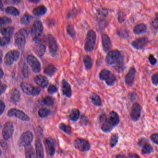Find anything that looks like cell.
<instances>
[{
	"instance_id": "e0dca14e",
	"label": "cell",
	"mask_w": 158,
	"mask_h": 158,
	"mask_svg": "<svg viewBox=\"0 0 158 158\" xmlns=\"http://www.w3.org/2000/svg\"><path fill=\"white\" fill-rule=\"evenodd\" d=\"M35 83L42 88H45L48 84V78L42 75H39L34 78Z\"/></svg>"
},
{
	"instance_id": "d6a6232c",
	"label": "cell",
	"mask_w": 158,
	"mask_h": 158,
	"mask_svg": "<svg viewBox=\"0 0 158 158\" xmlns=\"http://www.w3.org/2000/svg\"><path fill=\"white\" fill-rule=\"evenodd\" d=\"M70 118L72 121H77L80 117L79 111L77 109H73L70 115Z\"/></svg>"
},
{
	"instance_id": "7a4b0ae2",
	"label": "cell",
	"mask_w": 158,
	"mask_h": 158,
	"mask_svg": "<svg viewBox=\"0 0 158 158\" xmlns=\"http://www.w3.org/2000/svg\"><path fill=\"white\" fill-rule=\"evenodd\" d=\"M33 139V133L29 131H27L23 133L19 138L18 144L20 147H27L30 145Z\"/></svg>"
},
{
	"instance_id": "03108f58",
	"label": "cell",
	"mask_w": 158,
	"mask_h": 158,
	"mask_svg": "<svg viewBox=\"0 0 158 158\" xmlns=\"http://www.w3.org/2000/svg\"><path fill=\"white\" fill-rule=\"evenodd\" d=\"M2 153V151L0 149V155H1Z\"/></svg>"
},
{
	"instance_id": "ba28073f",
	"label": "cell",
	"mask_w": 158,
	"mask_h": 158,
	"mask_svg": "<svg viewBox=\"0 0 158 158\" xmlns=\"http://www.w3.org/2000/svg\"><path fill=\"white\" fill-rule=\"evenodd\" d=\"M121 56V54L118 50L110 51L106 57V62L109 65H114L117 63Z\"/></svg>"
},
{
	"instance_id": "c3c4849f",
	"label": "cell",
	"mask_w": 158,
	"mask_h": 158,
	"mask_svg": "<svg viewBox=\"0 0 158 158\" xmlns=\"http://www.w3.org/2000/svg\"><path fill=\"white\" fill-rule=\"evenodd\" d=\"M150 139L154 143L158 145V134L157 133L152 134L151 136Z\"/></svg>"
},
{
	"instance_id": "f35d334b",
	"label": "cell",
	"mask_w": 158,
	"mask_h": 158,
	"mask_svg": "<svg viewBox=\"0 0 158 158\" xmlns=\"http://www.w3.org/2000/svg\"><path fill=\"white\" fill-rule=\"evenodd\" d=\"M59 127L61 130L64 132V133L68 134V135H70L71 134L72 131H71V129L70 126L66 125L64 123H61L60 124Z\"/></svg>"
},
{
	"instance_id": "60d3db41",
	"label": "cell",
	"mask_w": 158,
	"mask_h": 158,
	"mask_svg": "<svg viewBox=\"0 0 158 158\" xmlns=\"http://www.w3.org/2000/svg\"><path fill=\"white\" fill-rule=\"evenodd\" d=\"M50 111L46 108L40 109L38 112L39 116L42 118L48 117L50 114Z\"/></svg>"
},
{
	"instance_id": "8d00e7d4",
	"label": "cell",
	"mask_w": 158,
	"mask_h": 158,
	"mask_svg": "<svg viewBox=\"0 0 158 158\" xmlns=\"http://www.w3.org/2000/svg\"><path fill=\"white\" fill-rule=\"evenodd\" d=\"M6 12L8 14L14 16H17L20 14L18 10L13 7H9L6 9Z\"/></svg>"
},
{
	"instance_id": "e575fe53",
	"label": "cell",
	"mask_w": 158,
	"mask_h": 158,
	"mask_svg": "<svg viewBox=\"0 0 158 158\" xmlns=\"http://www.w3.org/2000/svg\"><path fill=\"white\" fill-rule=\"evenodd\" d=\"M91 100L92 101V103L94 105H96V106H101L102 104V102L101 99L100 97L97 95V94H93L91 97Z\"/></svg>"
},
{
	"instance_id": "7dc6e473",
	"label": "cell",
	"mask_w": 158,
	"mask_h": 158,
	"mask_svg": "<svg viewBox=\"0 0 158 158\" xmlns=\"http://www.w3.org/2000/svg\"><path fill=\"white\" fill-rule=\"evenodd\" d=\"M58 91V88L56 86L53 85H50L48 88V92L50 94H53Z\"/></svg>"
},
{
	"instance_id": "44dd1931",
	"label": "cell",
	"mask_w": 158,
	"mask_h": 158,
	"mask_svg": "<svg viewBox=\"0 0 158 158\" xmlns=\"http://www.w3.org/2000/svg\"><path fill=\"white\" fill-rule=\"evenodd\" d=\"M36 158H44L43 147L40 140L37 139L36 141Z\"/></svg>"
},
{
	"instance_id": "6f0895ef",
	"label": "cell",
	"mask_w": 158,
	"mask_h": 158,
	"mask_svg": "<svg viewBox=\"0 0 158 158\" xmlns=\"http://www.w3.org/2000/svg\"><path fill=\"white\" fill-rule=\"evenodd\" d=\"M128 158H140V157L136 153H131L129 154Z\"/></svg>"
},
{
	"instance_id": "680465c9",
	"label": "cell",
	"mask_w": 158,
	"mask_h": 158,
	"mask_svg": "<svg viewBox=\"0 0 158 158\" xmlns=\"http://www.w3.org/2000/svg\"><path fill=\"white\" fill-rule=\"evenodd\" d=\"M116 158H128V157L125 155H122V154H119V155H117Z\"/></svg>"
},
{
	"instance_id": "4316f807",
	"label": "cell",
	"mask_w": 158,
	"mask_h": 158,
	"mask_svg": "<svg viewBox=\"0 0 158 158\" xmlns=\"http://www.w3.org/2000/svg\"><path fill=\"white\" fill-rule=\"evenodd\" d=\"M25 155L26 158H36L34 149L31 144L25 147Z\"/></svg>"
},
{
	"instance_id": "484cf974",
	"label": "cell",
	"mask_w": 158,
	"mask_h": 158,
	"mask_svg": "<svg viewBox=\"0 0 158 158\" xmlns=\"http://www.w3.org/2000/svg\"><path fill=\"white\" fill-rule=\"evenodd\" d=\"M147 31V26L144 24L141 23L137 24L134 27L133 32L135 34L140 35L145 33Z\"/></svg>"
},
{
	"instance_id": "6da1fadb",
	"label": "cell",
	"mask_w": 158,
	"mask_h": 158,
	"mask_svg": "<svg viewBox=\"0 0 158 158\" xmlns=\"http://www.w3.org/2000/svg\"><path fill=\"white\" fill-rule=\"evenodd\" d=\"M97 41V35L93 30H90L87 32L84 49L87 52H91L94 50Z\"/></svg>"
},
{
	"instance_id": "cb8c5ba5",
	"label": "cell",
	"mask_w": 158,
	"mask_h": 158,
	"mask_svg": "<svg viewBox=\"0 0 158 158\" xmlns=\"http://www.w3.org/2000/svg\"><path fill=\"white\" fill-rule=\"evenodd\" d=\"M14 28L12 26L3 28L0 30V32L3 35V37L10 38L14 33Z\"/></svg>"
},
{
	"instance_id": "b9f144b4",
	"label": "cell",
	"mask_w": 158,
	"mask_h": 158,
	"mask_svg": "<svg viewBox=\"0 0 158 158\" xmlns=\"http://www.w3.org/2000/svg\"><path fill=\"white\" fill-rule=\"evenodd\" d=\"M116 80H117V79H116V76L114 74H112L108 80L105 81V82L108 86H111L113 85H114Z\"/></svg>"
},
{
	"instance_id": "681fc988",
	"label": "cell",
	"mask_w": 158,
	"mask_h": 158,
	"mask_svg": "<svg viewBox=\"0 0 158 158\" xmlns=\"http://www.w3.org/2000/svg\"><path fill=\"white\" fill-rule=\"evenodd\" d=\"M158 73H155V74H153V75H152V81L153 85H155V86H158Z\"/></svg>"
},
{
	"instance_id": "7c38bea8",
	"label": "cell",
	"mask_w": 158,
	"mask_h": 158,
	"mask_svg": "<svg viewBox=\"0 0 158 158\" xmlns=\"http://www.w3.org/2000/svg\"><path fill=\"white\" fill-rule=\"evenodd\" d=\"M43 30L42 24L40 21H36L33 24L31 28V34L35 38L40 37Z\"/></svg>"
},
{
	"instance_id": "9a60e30c",
	"label": "cell",
	"mask_w": 158,
	"mask_h": 158,
	"mask_svg": "<svg viewBox=\"0 0 158 158\" xmlns=\"http://www.w3.org/2000/svg\"><path fill=\"white\" fill-rule=\"evenodd\" d=\"M102 48L105 52H108L112 48V43L110 37L106 34L102 35Z\"/></svg>"
},
{
	"instance_id": "ee69618b",
	"label": "cell",
	"mask_w": 158,
	"mask_h": 158,
	"mask_svg": "<svg viewBox=\"0 0 158 158\" xmlns=\"http://www.w3.org/2000/svg\"><path fill=\"white\" fill-rule=\"evenodd\" d=\"M10 38L8 37H0V45L2 46H5L10 43Z\"/></svg>"
},
{
	"instance_id": "603a6c76",
	"label": "cell",
	"mask_w": 158,
	"mask_h": 158,
	"mask_svg": "<svg viewBox=\"0 0 158 158\" xmlns=\"http://www.w3.org/2000/svg\"><path fill=\"white\" fill-rule=\"evenodd\" d=\"M114 128V126L110 122L109 119H106L102 126L101 130L105 133H108V132L111 131Z\"/></svg>"
},
{
	"instance_id": "7402d4cb",
	"label": "cell",
	"mask_w": 158,
	"mask_h": 158,
	"mask_svg": "<svg viewBox=\"0 0 158 158\" xmlns=\"http://www.w3.org/2000/svg\"><path fill=\"white\" fill-rule=\"evenodd\" d=\"M124 57L121 55L115 66V70L119 73L122 72L125 69Z\"/></svg>"
},
{
	"instance_id": "52a82bcc",
	"label": "cell",
	"mask_w": 158,
	"mask_h": 158,
	"mask_svg": "<svg viewBox=\"0 0 158 158\" xmlns=\"http://www.w3.org/2000/svg\"><path fill=\"white\" fill-rule=\"evenodd\" d=\"M8 116L10 117H15L22 121H29L30 118L25 114L23 111L17 109H12L8 111Z\"/></svg>"
},
{
	"instance_id": "8fae6325",
	"label": "cell",
	"mask_w": 158,
	"mask_h": 158,
	"mask_svg": "<svg viewBox=\"0 0 158 158\" xmlns=\"http://www.w3.org/2000/svg\"><path fill=\"white\" fill-rule=\"evenodd\" d=\"M141 108L138 103H133L131 111V118L133 121H137L141 115Z\"/></svg>"
},
{
	"instance_id": "ffe728a7",
	"label": "cell",
	"mask_w": 158,
	"mask_h": 158,
	"mask_svg": "<svg viewBox=\"0 0 158 158\" xmlns=\"http://www.w3.org/2000/svg\"><path fill=\"white\" fill-rule=\"evenodd\" d=\"M21 99V94L20 92L14 88L10 92V100L14 103H16L20 101Z\"/></svg>"
},
{
	"instance_id": "ab89813d",
	"label": "cell",
	"mask_w": 158,
	"mask_h": 158,
	"mask_svg": "<svg viewBox=\"0 0 158 158\" xmlns=\"http://www.w3.org/2000/svg\"><path fill=\"white\" fill-rule=\"evenodd\" d=\"M12 21L10 18L7 17H0V30L3 28L2 27L7 24L11 23Z\"/></svg>"
},
{
	"instance_id": "be15d7a7",
	"label": "cell",
	"mask_w": 158,
	"mask_h": 158,
	"mask_svg": "<svg viewBox=\"0 0 158 158\" xmlns=\"http://www.w3.org/2000/svg\"><path fill=\"white\" fill-rule=\"evenodd\" d=\"M13 1L14 2V3H19L21 0H13Z\"/></svg>"
},
{
	"instance_id": "d590c367",
	"label": "cell",
	"mask_w": 158,
	"mask_h": 158,
	"mask_svg": "<svg viewBox=\"0 0 158 158\" xmlns=\"http://www.w3.org/2000/svg\"><path fill=\"white\" fill-rule=\"evenodd\" d=\"M119 137L117 134H113L110 138V146L111 148H114L118 142Z\"/></svg>"
},
{
	"instance_id": "8992f818",
	"label": "cell",
	"mask_w": 158,
	"mask_h": 158,
	"mask_svg": "<svg viewBox=\"0 0 158 158\" xmlns=\"http://www.w3.org/2000/svg\"><path fill=\"white\" fill-rule=\"evenodd\" d=\"M27 32L21 30L15 34V42L17 47L20 49H23L26 44V36Z\"/></svg>"
},
{
	"instance_id": "4dcf8cb0",
	"label": "cell",
	"mask_w": 158,
	"mask_h": 158,
	"mask_svg": "<svg viewBox=\"0 0 158 158\" xmlns=\"http://www.w3.org/2000/svg\"><path fill=\"white\" fill-rule=\"evenodd\" d=\"M56 71V68L52 64H49V65H48L44 70V73L49 76H53Z\"/></svg>"
},
{
	"instance_id": "9f6ffc18",
	"label": "cell",
	"mask_w": 158,
	"mask_h": 158,
	"mask_svg": "<svg viewBox=\"0 0 158 158\" xmlns=\"http://www.w3.org/2000/svg\"><path fill=\"white\" fill-rule=\"evenodd\" d=\"M5 104L3 102L0 100V115H2L5 111Z\"/></svg>"
},
{
	"instance_id": "f5cc1de1",
	"label": "cell",
	"mask_w": 158,
	"mask_h": 158,
	"mask_svg": "<svg viewBox=\"0 0 158 158\" xmlns=\"http://www.w3.org/2000/svg\"><path fill=\"white\" fill-rule=\"evenodd\" d=\"M158 14H157V13L156 14L155 19H154V21H153L152 22V27H153V28L155 30H157V29H158Z\"/></svg>"
},
{
	"instance_id": "ac0fdd59",
	"label": "cell",
	"mask_w": 158,
	"mask_h": 158,
	"mask_svg": "<svg viewBox=\"0 0 158 158\" xmlns=\"http://www.w3.org/2000/svg\"><path fill=\"white\" fill-rule=\"evenodd\" d=\"M33 50L36 55L39 57H41L44 55V53L46 52V46L43 43L38 42L34 45Z\"/></svg>"
},
{
	"instance_id": "91938a15",
	"label": "cell",
	"mask_w": 158,
	"mask_h": 158,
	"mask_svg": "<svg viewBox=\"0 0 158 158\" xmlns=\"http://www.w3.org/2000/svg\"><path fill=\"white\" fill-rule=\"evenodd\" d=\"M30 2H32V3H37L40 2V0H28Z\"/></svg>"
},
{
	"instance_id": "83f0119b",
	"label": "cell",
	"mask_w": 158,
	"mask_h": 158,
	"mask_svg": "<svg viewBox=\"0 0 158 158\" xmlns=\"http://www.w3.org/2000/svg\"><path fill=\"white\" fill-rule=\"evenodd\" d=\"M21 88L24 93L28 95H31L33 87L29 83H22L21 84Z\"/></svg>"
},
{
	"instance_id": "bcb514c9",
	"label": "cell",
	"mask_w": 158,
	"mask_h": 158,
	"mask_svg": "<svg viewBox=\"0 0 158 158\" xmlns=\"http://www.w3.org/2000/svg\"><path fill=\"white\" fill-rule=\"evenodd\" d=\"M148 143H149L148 140L145 138H143L141 139L138 142V145L140 147L142 148L144 145H146Z\"/></svg>"
},
{
	"instance_id": "4fadbf2b",
	"label": "cell",
	"mask_w": 158,
	"mask_h": 158,
	"mask_svg": "<svg viewBox=\"0 0 158 158\" xmlns=\"http://www.w3.org/2000/svg\"><path fill=\"white\" fill-rule=\"evenodd\" d=\"M148 40L146 37L138 38L132 43L131 45L133 48L137 50L143 49L148 44Z\"/></svg>"
},
{
	"instance_id": "7bdbcfd3",
	"label": "cell",
	"mask_w": 158,
	"mask_h": 158,
	"mask_svg": "<svg viewBox=\"0 0 158 158\" xmlns=\"http://www.w3.org/2000/svg\"><path fill=\"white\" fill-rule=\"evenodd\" d=\"M43 102L44 104L49 107H52L54 103L53 99L49 96L45 97L44 99Z\"/></svg>"
},
{
	"instance_id": "5bb4252c",
	"label": "cell",
	"mask_w": 158,
	"mask_h": 158,
	"mask_svg": "<svg viewBox=\"0 0 158 158\" xmlns=\"http://www.w3.org/2000/svg\"><path fill=\"white\" fill-rule=\"evenodd\" d=\"M48 40L51 54L52 56H55L58 49L57 42L53 38V36H52L51 35H49L48 36Z\"/></svg>"
},
{
	"instance_id": "277c9868",
	"label": "cell",
	"mask_w": 158,
	"mask_h": 158,
	"mask_svg": "<svg viewBox=\"0 0 158 158\" xmlns=\"http://www.w3.org/2000/svg\"><path fill=\"white\" fill-rule=\"evenodd\" d=\"M27 62L34 73L40 72L41 70L40 63L38 59L32 55H30L27 58Z\"/></svg>"
},
{
	"instance_id": "e7e4bbea",
	"label": "cell",
	"mask_w": 158,
	"mask_h": 158,
	"mask_svg": "<svg viewBox=\"0 0 158 158\" xmlns=\"http://www.w3.org/2000/svg\"><path fill=\"white\" fill-rule=\"evenodd\" d=\"M2 62V58L0 56V63H1Z\"/></svg>"
},
{
	"instance_id": "11a10c76",
	"label": "cell",
	"mask_w": 158,
	"mask_h": 158,
	"mask_svg": "<svg viewBox=\"0 0 158 158\" xmlns=\"http://www.w3.org/2000/svg\"><path fill=\"white\" fill-rule=\"evenodd\" d=\"M149 62H150L151 64L152 65H155L157 62V60L152 55H150L149 57Z\"/></svg>"
},
{
	"instance_id": "f1b7e54d",
	"label": "cell",
	"mask_w": 158,
	"mask_h": 158,
	"mask_svg": "<svg viewBox=\"0 0 158 158\" xmlns=\"http://www.w3.org/2000/svg\"><path fill=\"white\" fill-rule=\"evenodd\" d=\"M47 9L44 6H38L33 9V13L36 16H41L47 13Z\"/></svg>"
},
{
	"instance_id": "6125c7cd",
	"label": "cell",
	"mask_w": 158,
	"mask_h": 158,
	"mask_svg": "<svg viewBox=\"0 0 158 158\" xmlns=\"http://www.w3.org/2000/svg\"><path fill=\"white\" fill-rule=\"evenodd\" d=\"M3 74H4V73H3V70H2V69L0 67V78H2L3 76Z\"/></svg>"
},
{
	"instance_id": "1f68e13d",
	"label": "cell",
	"mask_w": 158,
	"mask_h": 158,
	"mask_svg": "<svg viewBox=\"0 0 158 158\" xmlns=\"http://www.w3.org/2000/svg\"><path fill=\"white\" fill-rule=\"evenodd\" d=\"M83 62L86 70H89L91 69L92 66V61L91 58L88 55H85L83 57Z\"/></svg>"
},
{
	"instance_id": "db71d44e",
	"label": "cell",
	"mask_w": 158,
	"mask_h": 158,
	"mask_svg": "<svg viewBox=\"0 0 158 158\" xmlns=\"http://www.w3.org/2000/svg\"><path fill=\"white\" fill-rule=\"evenodd\" d=\"M99 14L103 16V17H106L108 15V12L106 9H99L98 11Z\"/></svg>"
},
{
	"instance_id": "5b68a950",
	"label": "cell",
	"mask_w": 158,
	"mask_h": 158,
	"mask_svg": "<svg viewBox=\"0 0 158 158\" xmlns=\"http://www.w3.org/2000/svg\"><path fill=\"white\" fill-rule=\"evenodd\" d=\"M20 57V52L17 50H12L7 53L4 61L7 65H11L17 61Z\"/></svg>"
},
{
	"instance_id": "816d5d0a",
	"label": "cell",
	"mask_w": 158,
	"mask_h": 158,
	"mask_svg": "<svg viewBox=\"0 0 158 158\" xmlns=\"http://www.w3.org/2000/svg\"><path fill=\"white\" fill-rule=\"evenodd\" d=\"M7 86L0 81V95H1L6 90Z\"/></svg>"
},
{
	"instance_id": "3957f363",
	"label": "cell",
	"mask_w": 158,
	"mask_h": 158,
	"mask_svg": "<svg viewBox=\"0 0 158 158\" xmlns=\"http://www.w3.org/2000/svg\"><path fill=\"white\" fill-rule=\"evenodd\" d=\"M73 146L75 149L81 152L88 151L91 148L90 142L85 139L78 138L74 141Z\"/></svg>"
},
{
	"instance_id": "f546056e",
	"label": "cell",
	"mask_w": 158,
	"mask_h": 158,
	"mask_svg": "<svg viewBox=\"0 0 158 158\" xmlns=\"http://www.w3.org/2000/svg\"><path fill=\"white\" fill-rule=\"evenodd\" d=\"M112 73L109 70L107 69H103L100 73L99 78L100 80L102 81H106L108 80Z\"/></svg>"
},
{
	"instance_id": "2e32d148",
	"label": "cell",
	"mask_w": 158,
	"mask_h": 158,
	"mask_svg": "<svg viewBox=\"0 0 158 158\" xmlns=\"http://www.w3.org/2000/svg\"><path fill=\"white\" fill-rule=\"evenodd\" d=\"M61 90L63 93L66 97L70 98L72 95V91L71 85L65 80H63L61 83Z\"/></svg>"
},
{
	"instance_id": "9c48e42d",
	"label": "cell",
	"mask_w": 158,
	"mask_h": 158,
	"mask_svg": "<svg viewBox=\"0 0 158 158\" xmlns=\"http://www.w3.org/2000/svg\"><path fill=\"white\" fill-rule=\"evenodd\" d=\"M44 144L48 154L53 156L56 151V143L54 140L51 137L48 138L44 140Z\"/></svg>"
},
{
	"instance_id": "836d02e7",
	"label": "cell",
	"mask_w": 158,
	"mask_h": 158,
	"mask_svg": "<svg viewBox=\"0 0 158 158\" xmlns=\"http://www.w3.org/2000/svg\"><path fill=\"white\" fill-rule=\"evenodd\" d=\"M153 151H154V149L153 147L149 143H148L142 147L141 152L143 154H148L152 153Z\"/></svg>"
},
{
	"instance_id": "30bf717a",
	"label": "cell",
	"mask_w": 158,
	"mask_h": 158,
	"mask_svg": "<svg viewBox=\"0 0 158 158\" xmlns=\"http://www.w3.org/2000/svg\"><path fill=\"white\" fill-rule=\"evenodd\" d=\"M14 131V127L12 122H6L2 130V136L4 139L8 140L10 138Z\"/></svg>"
},
{
	"instance_id": "d6986e66",
	"label": "cell",
	"mask_w": 158,
	"mask_h": 158,
	"mask_svg": "<svg viewBox=\"0 0 158 158\" xmlns=\"http://www.w3.org/2000/svg\"><path fill=\"white\" fill-rule=\"evenodd\" d=\"M136 74V70L135 68H131L129 72L126 74L125 77V82L128 85H131L133 83Z\"/></svg>"
},
{
	"instance_id": "d4e9b609",
	"label": "cell",
	"mask_w": 158,
	"mask_h": 158,
	"mask_svg": "<svg viewBox=\"0 0 158 158\" xmlns=\"http://www.w3.org/2000/svg\"><path fill=\"white\" fill-rule=\"evenodd\" d=\"M109 120L112 123L114 127L117 126L120 122L119 116L115 111H112L110 114Z\"/></svg>"
},
{
	"instance_id": "f907efd6",
	"label": "cell",
	"mask_w": 158,
	"mask_h": 158,
	"mask_svg": "<svg viewBox=\"0 0 158 158\" xmlns=\"http://www.w3.org/2000/svg\"><path fill=\"white\" fill-rule=\"evenodd\" d=\"M40 92L41 89L40 88H38V87H33L31 95L33 96H37L40 94Z\"/></svg>"
},
{
	"instance_id": "74e56055",
	"label": "cell",
	"mask_w": 158,
	"mask_h": 158,
	"mask_svg": "<svg viewBox=\"0 0 158 158\" xmlns=\"http://www.w3.org/2000/svg\"><path fill=\"white\" fill-rule=\"evenodd\" d=\"M33 19V17L29 14H25L23 15V17L21 19V24H29L31 21Z\"/></svg>"
},
{
	"instance_id": "f6af8a7d",
	"label": "cell",
	"mask_w": 158,
	"mask_h": 158,
	"mask_svg": "<svg viewBox=\"0 0 158 158\" xmlns=\"http://www.w3.org/2000/svg\"><path fill=\"white\" fill-rule=\"evenodd\" d=\"M67 32L69 35L71 36V38H75L76 36V32L74 28L71 25H69L67 26Z\"/></svg>"
},
{
	"instance_id": "94428289",
	"label": "cell",
	"mask_w": 158,
	"mask_h": 158,
	"mask_svg": "<svg viewBox=\"0 0 158 158\" xmlns=\"http://www.w3.org/2000/svg\"><path fill=\"white\" fill-rule=\"evenodd\" d=\"M0 9L3 11L4 9V7H3V4L2 3V0H0Z\"/></svg>"
}]
</instances>
